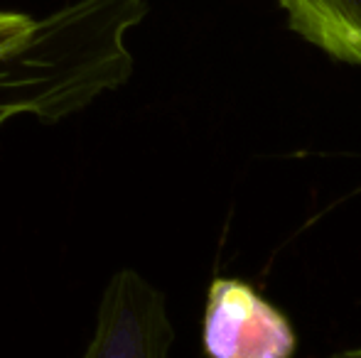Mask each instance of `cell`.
I'll return each mask as SVG.
<instances>
[{
	"label": "cell",
	"instance_id": "cell-1",
	"mask_svg": "<svg viewBox=\"0 0 361 358\" xmlns=\"http://www.w3.org/2000/svg\"><path fill=\"white\" fill-rule=\"evenodd\" d=\"M143 0H76L37 20L25 44L0 59V125L18 115L57 123L133 74L128 34Z\"/></svg>",
	"mask_w": 361,
	"mask_h": 358
},
{
	"label": "cell",
	"instance_id": "cell-2",
	"mask_svg": "<svg viewBox=\"0 0 361 358\" xmlns=\"http://www.w3.org/2000/svg\"><path fill=\"white\" fill-rule=\"evenodd\" d=\"M202 346L207 358H293L298 334L256 287L236 277H214L207 292Z\"/></svg>",
	"mask_w": 361,
	"mask_h": 358
},
{
	"label": "cell",
	"instance_id": "cell-3",
	"mask_svg": "<svg viewBox=\"0 0 361 358\" xmlns=\"http://www.w3.org/2000/svg\"><path fill=\"white\" fill-rule=\"evenodd\" d=\"M172 341L165 295L126 268L106 285L94 336L81 358H167Z\"/></svg>",
	"mask_w": 361,
	"mask_h": 358
},
{
	"label": "cell",
	"instance_id": "cell-4",
	"mask_svg": "<svg viewBox=\"0 0 361 358\" xmlns=\"http://www.w3.org/2000/svg\"><path fill=\"white\" fill-rule=\"evenodd\" d=\"M295 34L337 62L361 67V0H278Z\"/></svg>",
	"mask_w": 361,
	"mask_h": 358
},
{
	"label": "cell",
	"instance_id": "cell-5",
	"mask_svg": "<svg viewBox=\"0 0 361 358\" xmlns=\"http://www.w3.org/2000/svg\"><path fill=\"white\" fill-rule=\"evenodd\" d=\"M37 27V20L25 13H0V59L25 44Z\"/></svg>",
	"mask_w": 361,
	"mask_h": 358
},
{
	"label": "cell",
	"instance_id": "cell-6",
	"mask_svg": "<svg viewBox=\"0 0 361 358\" xmlns=\"http://www.w3.org/2000/svg\"><path fill=\"white\" fill-rule=\"evenodd\" d=\"M327 358H361V346H352V349L337 351V354H329Z\"/></svg>",
	"mask_w": 361,
	"mask_h": 358
}]
</instances>
